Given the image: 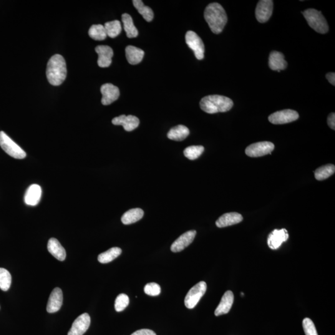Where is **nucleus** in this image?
Segmentation results:
<instances>
[{
    "label": "nucleus",
    "instance_id": "obj_23",
    "mask_svg": "<svg viewBox=\"0 0 335 335\" xmlns=\"http://www.w3.org/2000/svg\"><path fill=\"white\" fill-rule=\"evenodd\" d=\"M126 59L131 65H137L143 60L144 51L139 48L128 45L125 48Z\"/></svg>",
    "mask_w": 335,
    "mask_h": 335
},
{
    "label": "nucleus",
    "instance_id": "obj_27",
    "mask_svg": "<svg viewBox=\"0 0 335 335\" xmlns=\"http://www.w3.org/2000/svg\"><path fill=\"white\" fill-rule=\"evenodd\" d=\"M133 4L143 18L147 22L152 21L153 19V12L150 7L145 6L141 0H133Z\"/></svg>",
    "mask_w": 335,
    "mask_h": 335
},
{
    "label": "nucleus",
    "instance_id": "obj_8",
    "mask_svg": "<svg viewBox=\"0 0 335 335\" xmlns=\"http://www.w3.org/2000/svg\"><path fill=\"white\" fill-rule=\"evenodd\" d=\"M274 149V145L270 142L253 143L246 147L245 153L250 157H260L271 154Z\"/></svg>",
    "mask_w": 335,
    "mask_h": 335
},
{
    "label": "nucleus",
    "instance_id": "obj_22",
    "mask_svg": "<svg viewBox=\"0 0 335 335\" xmlns=\"http://www.w3.org/2000/svg\"><path fill=\"white\" fill-rule=\"evenodd\" d=\"M47 249L49 253L58 260L63 261L66 258V251L57 239L50 238L48 241Z\"/></svg>",
    "mask_w": 335,
    "mask_h": 335
},
{
    "label": "nucleus",
    "instance_id": "obj_17",
    "mask_svg": "<svg viewBox=\"0 0 335 335\" xmlns=\"http://www.w3.org/2000/svg\"><path fill=\"white\" fill-rule=\"evenodd\" d=\"M63 304V293L61 289L56 288L52 291L47 305V311L50 314L59 311Z\"/></svg>",
    "mask_w": 335,
    "mask_h": 335
},
{
    "label": "nucleus",
    "instance_id": "obj_10",
    "mask_svg": "<svg viewBox=\"0 0 335 335\" xmlns=\"http://www.w3.org/2000/svg\"><path fill=\"white\" fill-rule=\"evenodd\" d=\"M273 11V1L271 0H261L257 4L255 14L256 19L261 23L268 21Z\"/></svg>",
    "mask_w": 335,
    "mask_h": 335
},
{
    "label": "nucleus",
    "instance_id": "obj_11",
    "mask_svg": "<svg viewBox=\"0 0 335 335\" xmlns=\"http://www.w3.org/2000/svg\"><path fill=\"white\" fill-rule=\"evenodd\" d=\"M91 319L89 314L85 313L75 320L68 335H83L89 329Z\"/></svg>",
    "mask_w": 335,
    "mask_h": 335
},
{
    "label": "nucleus",
    "instance_id": "obj_32",
    "mask_svg": "<svg viewBox=\"0 0 335 335\" xmlns=\"http://www.w3.org/2000/svg\"><path fill=\"white\" fill-rule=\"evenodd\" d=\"M205 151L203 146H190L184 150V155L189 160H195L200 157Z\"/></svg>",
    "mask_w": 335,
    "mask_h": 335
},
{
    "label": "nucleus",
    "instance_id": "obj_20",
    "mask_svg": "<svg viewBox=\"0 0 335 335\" xmlns=\"http://www.w3.org/2000/svg\"><path fill=\"white\" fill-rule=\"evenodd\" d=\"M288 63L284 59V55L278 51L271 52L269 57V67L274 71L280 72L281 70L286 69Z\"/></svg>",
    "mask_w": 335,
    "mask_h": 335
},
{
    "label": "nucleus",
    "instance_id": "obj_21",
    "mask_svg": "<svg viewBox=\"0 0 335 335\" xmlns=\"http://www.w3.org/2000/svg\"><path fill=\"white\" fill-rule=\"evenodd\" d=\"M42 195L41 186L32 185L27 189L24 196V201L26 205L35 206L38 205Z\"/></svg>",
    "mask_w": 335,
    "mask_h": 335
},
{
    "label": "nucleus",
    "instance_id": "obj_36",
    "mask_svg": "<svg viewBox=\"0 0 335 335\" xmlns=\"http://www.w3.org/2000/svg\"><path fill=\"white\" fill-rule=\"evenodd\" d=\"M144 292L148 296H157L161 293V288L159 284L155 283H150L145 286Z\"/></svg>",
    "mask_w": 335,
    "mask_h": 335
},
{
    "label": "nucleus",
    "instance_id": "obj_4",
    "mask_svg": "<svg viewBox=\"0 0 335 335\" xmlns=\"http://www.w3.org/2000/svg\"><path fill=\"white\" fill-rule=\"evenodd\" d=\"M305 18L312 29L320 34H326L329 28L327 20L321 11L315 9H308L302 12Z\"/></svg>",
    "mask_w": 335,
    "mask_h": 335
},
{
    "label": "nucleus",
    "instance_id": "obj_2",
    "mask_svg": "<svg viewBox=\"0 0 335 335\" xmlns=\"http://www.w3.org/2000/svg\"><path fill=\"white\" fill-rule=\"evenodd\" d=\"M67 65L61 55L55 54L48 62L46 75L48 81L53 86L63 84L67 77Z\"/></svg>",
    "mask_w": 335,
    "mask_h": 335
},
{
    "label": "nucleus",
    "instance_id": "obj_19",
    "mask_svg": "<svg viewBox=\"0 0 335 335\" xmlns=\"http://www.w3.org/2000/svg\"><path fill=\"white\" fill-rule=\"evenodd\" d=\"M233 301L234 296L232 292L226 291L222 297L220 304L216 309L215 316H220L222 315L228 314L232 307Z\"/></svg>",
    "mask_w": 335,
    "mask_h": 335
},
{
    "label": "nucleus",
    "instance_id": "obj_3",
    "mask_svg": "<svg viewBox=\"0 0 335 335\" xmlns=\"http://www.w3.org/2000/svg\"><path fill=\"white\" fill-rule=\"evenodd\" d=\"M232 100L221 95H210L201 100V110L208 114L227 112L233 107Z\"/></svg>",
    "mask_w": 335,
    "mask_h": 335
},
{
    "label": "nucleus",
    "instance_id": "obj_5",
    "mask_svg": "<svg viewBox=\"0 0 335 335\" xmlns=\"http://www.w3.org/2000/svg\"><path fill=\"white\" fill-rule=\"evenodd\" d=\"M0 147L5 152L16 159H23L26 153L3 131L0 132Z\"/></svg>",
    "mask_w": 335,
    "mask_h": 335
},
{
    "label": "nucleus",
    "instance_id": "obj_24",
    "mask_svg": "<svg viewBox=\"0 0 335 335\" xmlns=\"http://www.w3.org/2000/svg\"><path fill=\"white\" fill-rule=\"evenodd\" d=\"M189 135L190 130L187 127L183 125H178L169 130L167 137L169 139L180 142L185 140Z\"/></svg>",
    "mask_w": 335,
    "mask_h": 335
},
{
    "label": "nucleus",
    "instance_id": "obj_37",
    "mask_svg": "<svg viewBox=\"0 0 335 335\" xmlns=\"http://www.w3.org/2000/svg\"><path fill=\"white\" fill-rule=\"evenodd\" d=\"M131 335H157L154 332L151 331L149 329H142L139 330L133 333Z\"/></svg>",
    "mask_w": 335,
    "mask_h": 335
},
{
    "label": "nucleus",
    "instance_id": "obj_25",
    "mask_svg": "<svg viewBox=\"0 0 335 335\" xmlns=\"http://www.w3.org/2000/svg\"><path fill=\"white\" fill-rule=\"evenodd\" d=\"M144 212L140 208L132 209L126 212L122 216L121 221L124 225L137 223L143 218Z\"/></svg>",
    "mask_w": 335,
    "mask_h": 335
},
{
    "label": "nucleus",
    "instance_id": "obj_26",
    "mask_svg": "<svg viewBox=\"0 0 335 335\" xmlns=\"http://www.w3.org/2000/svg\"><path fill=\"white\" fill-rule=\"evenodd\" d=\"M122 21L124 25V29L128 38H134L137 37L138 32L133 24V19L130 15L124 13L122 15Z\"/></svg>",
    "mask_w": 335,
    "mask_h": 335
},
{
    "label": "nucleus",
    "instance_id": "obj_29",
    "mask_svg": "<svg viewBox=\"0 0 335 335\" xmlns=\"http://www.w3.org/2000/svg\"><path fill=\"white\" fill-rule=\"evenodd\" d=\"M105 28L107 32V36L111 38H115L119 36L122 31V26L119 21L115 20V21L106 22Z\"/></svg>",
    "mask_w": 335,
    "mask_h": 335
},
{
    "label": "nucleus",
    "instance_id": "obj_15",
    "mask_svg": "<svg viewBox=\"0 0 335 335\" xmlns=\"http://www.w3.org/2000/svg\"><path fill=\"white\" fill-rule=\"evenodd\" d=\"M98 55V65L100 67H110L112 63V57L114 52L112 47L107 45H98L95 49Z\"/></svg>",
    "mask_w": 335,
    "mask_h": 335
},
{
    "label": "nucleus",
    "instance_id": "obj_6",
    "mask_svg": "<svg viewBox=\"0 0 335 335\" xmlns=\"http://www.w3.org/2000/svg\"><path fill=\"white\" fill-rule=\"evenodd\" d=\"M207 290V284L205 281H201L189 291L185 297V306L189 309L195 308Z\"/></svg>",
    "mask_w": 335,
    "mask_h": 335
},
{
    "label": "nucleus",
    "instance_id": "obj_12",
    "mask_svg": "<svg viewBox=\"0 0 335 335\" xmlns=\"http://www.w3.org/2000/svg\"><path fill=\"white\" fill-rule=\"evenodd\" d=\"M101 93L103 95L102 103L103 105L112 104L119 97V89L112 84H106L101 87Z\"/></svg>",
    "mask_w": 335,
    "mask_h": 335
},
{
    "label": "nucleus",
    "instance_id": "obj_39",
    "mask_svg": "<svg viewBox=\"0 0 335 335\" xmlns=\"http://www.w3.org/2000/svg\"><path fill=\"white\" fill-rule=\"evenodd\" d=\"M327 79L332 85H335V73H329L326 75Z\"/></svg>",
    "mask_w": 335,
    "mask_h": 335
},
{
    "label": "nucleus",
    "instance_id": "obj_38",
    "mask_svg": "<svg viewBox=\"0 0 335 335\" xmlns=\"http://www.w3.org/2000/svg\"><path fill=\"white\" fill-rule=\"evenodd\" d=\"M327 123L329 127L332 128V129H335V114L334 112L331 113V114L329 115L328 119H327Z\"/></svg>",
    "mask_w": 335,
    "mask_h": 335
},
{
    "label": "nucleus",
    "instance_id": "obj_13",
    "mask_svg": "<svg viewBox=\"0 0 335 335\" xmlns=\"http://www.w3.org/2000/svg\"><path fill=\"white\" fill-rule=\"evenodd\" d=\"M196 235V230H190L186 231L180 237L176 239L171 246V251L174 253H178L184 250L193 242Z\"/></svg>",
    "mask_w": 335,
    "mask_h": 335
},
{
    "label": "nucleus",
    "instance_id": "obj_9",
    "mask_svg": "<svg viewBox=\"0 0 335 335\" xmlns=\"http://www.w3.org/2000/svg\"><path fill=\"white\" fill-rule=\"evenodd\" d=\"M299 115L296 111L284 110L269 115V121L273 124H288L299 119Z\"/></svg>",
    "mask_w": 335,
    "mask_h": 335
},
{
    "label": "nucleus",
    "instance_id": "obj_34",
    "mask_svg": "<svg viewBox=\"0 0 335 335\" xmlns=\"http://www.w3.org/2000/svg\"><path fill=\"white\" fill-rule=\"evenodd\" d=\"M129 304V298L125 294H120L116 297L115 301V310L117 312L124 311Z\"/></svg>",
    "mask_w": 335,
    "mask_h": 335
},
{
    "label": "nucleus",
    "instance_id": "obj_35",
    "mask_svg": "<svg viewBox=\"0 0 335 335\" xmlns=\"http://www.w3.org/2000/svg\"><path fill=\"white\" fill-rule=\"evenodd\" d=\"M302 326L306 335H318L316 326L311 319L306 318L302 322Z\"/></svg>",
    "mask_w": 335,
    "mask_h": 335
},
{
    "label": "nucleus",
    "instance_id": "obj_14",
    "mask_svg": "<svg viewBox=\"0 0 335 335\" xmlns=\"http://www.w3.org/2000/svg\"><path fill=\"white\" fill-rule=\"evenodd\" d=\"M289 238V234L286 229L273 230L268 237V245L272 250H277L280 247L282 243L285 242Z\"/></svg>",
    "mask_w": 335,
    "mask_h": 335
},
{
    "label": "nucleus",
    "instance_id": "obj_18",
    "mask_svg": "<svg viewBox=\"0 0 335 335\" xmlns=\"http://www.w3.org/2000/svg\"><path fill=\"white\" fill-rule=\"evenodd\" d=\"M243 217L237 213H226L220 217L216 224L219 228L235 225L243 221Z\"/></svg>",
    "mask_w": 335,
    "mask_h": 335
},
{
    "label": "nucleus",
    "instance_id": "obj_30",
    "mask_svg": "<svg viewBox=\"0 0 335 335\" xmlns=\"http://www.w3.org/2000/svg\"><path fill=\"white\" fill-rule=\"evenodd\" d=\"M335 171L334 165L329 164L323 166L317 169L315 171L314 175L316 180L322 181L329 178L330 176L333 175Z\"/></svg>",
    "mask_w": 335,
    "mask_h": 335
},
{
    "label": "nucleus",
    "instance_id": "obj_7",
    "mask_svg": "<svg viewBox=\"0 0 335 335\" xmlns=\"http://www.w3.org/2000/svg\"><path fill=\"white\" fill-rule=\"evenodd\" d=\"M185 39L188 47L195 53L196 59L203 60L205 57V48L200 37L196 32L190 31L186 34Z\"/></svg>",
    "mask_w": 335,
    "mask_h": 335
},
{
    "label": "nucleus",
    "instance_id": "obj_28",
    "mask_svg": "<svg viewBox=\"0 0 335 335\" xmlns=\"http://www.w3.org/2000/svg\"><path fill=\"white\" fill-rule=\"evenodd\" d=\"M121 253V249L118 247H113L104 252V253H101L98 256V259L101 263H108L117 258Z\"/></svg>",
    "mask_w": 335,
    "mask_h": 335
},
{
    "label": "nucleus",
    "instance_id": "obj_16",
    "mask_svg": "<svg viewBox=\"0 0 335 335\" xmlns=\"http://www.w3.org/2000/svg\"><path fill=\"white\" fill-rule=\"evenodd\" d=\"M112 123L115 125H122L125 131L130 132L138 127L140 124V120L134 115H121L114 118L112 120Z\"/></svg>",
    "mask_w": 335,
    "mask_h": 335
},
{
    "label": "nucleus",
    "instance_id": "obj_33",
    "mask_svg": "<svg viewBox=\"0 0 335 335\" xmlns=\"http://www.w3.org/2000/svg\"><path fill=\"white\" fill-rule=\"evenodd\" d=\"M11 276L6 269L0 268V289L7 291L11 286Z\"/></svg>",
    "mask_w": 335,
    "mask_h": 335
},
{
    "label": "nucleus",
    "instance_id": "obj_1",
    "mask_svg": "<svg viewBox=\"0 0 335 335\" xmlns=\"http://www.w3.org/2000/svg\"><path fill=\"white\" fill-rule=\"evenodd\" d=\"M205 18L212 32L216 34L223 32L227 22V16L225 9L218 2H213L206 7Z\"/></svg>",
    "mask_w": 335,
    "mask_h": 335
},
{
    "label": "nucleus",
    "instance_id": "obj_31",
    "mask_svg": "<svg viewBox=\"0 0 335 335\" xmlns=\"http://www.w3.org/2000/svg\"><path fill=\"white\" fill-rule=\"evenodd\" d=\"M88 34L91 38L96 41H103L107 37L105 27L102 24L93 25L88 31Z\"/></svg>",
    "mask_w": 335,
    "mask_h": 335
}]
</instances>
